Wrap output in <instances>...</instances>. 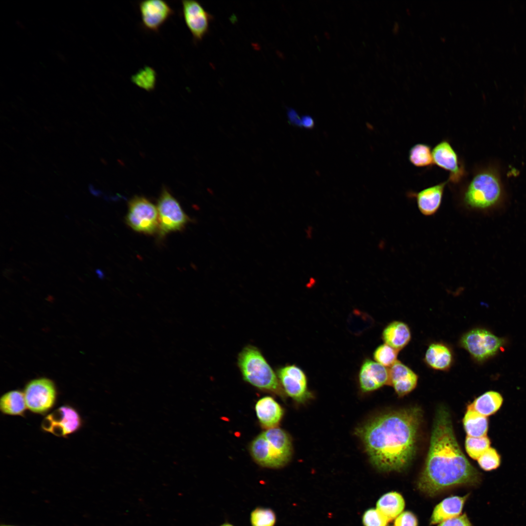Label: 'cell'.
Masks as SVG:
<instances>
[{"mask_svg": "<svg viewBox=\"0 0 526 526\" xmlns=\"http://www.w3.org/2000/svg\"><path fill=\"white\" fill-rule=\"evenodd\" d=\"M27 409L24 393L20 391H10L0 398V409L4 414L23 416Z\"/></svg>", "mask_w": 526, "mask_h": 526, "instance_id": "25", "label": "cell"}, {"mask_svg": "<svg viewBox=\"0 0 526 526\" xmlns=\"http://www.w3.org/2000/svg\"><path fill=\"white\" fill-rule=\"evenodd\" d=\"M255 410L260 424L266 429L277 427L283 414L281 405L270 396L259 399L255 404Z\"/></svg>", "mask_w": 526, "mask_h": 526, "instance_id": "18", "label": "cell"}, {"mask_svg": "<svg viewBox=\"0 0 526 526\" xmlns=\"http://www.w3.org/2000/svg\"><path fill=\"white\" fill-rule=\"evenodd\" d=\"M433 164L449 172L448 182L456 184L464 179L465 170L464 164L448 140H443L432 150Z\"/></svg>", "mask_w": 526, "mask_h": 526, "instance_id": "12", "label": "cell"}, {"mask_svg": "<svg viewBox=\"0 0 526 526\" xmlns=\"http://www.w3.org/2000/svg\"><path fill=\"white\" fill-rule=\"evenodd\" d=\"M185 22L190 32L195 43L201 41L209 31L213 16L198 1H181Z\"/></svg>", "mask_w": 526, "mask_h": 526, "instance_id": "13", "label": "cell"}, {"mask_svg": "<svg viewBox=\"0 0 526 526\" xmlns=\"http://www.w3.org/2000/svg\"><path fill=\"white\" fill-rule=\"evenodd\" d=\"M249 520L251 526H275L277 516L269 507H258L250 512Z\"/></svg>", "mask_w": 526, "mask_h": 526, "instance_id": "28", "label": "cell"}, {"mask_svg": "<svg viewBox=\"0 0 526 526\" xmlns=\"http://www.w3.org/2000/svg\"><path fill=\"white\" fill-rule=\"evenodd\" d=\"M131 80L134 85L140 88L147 92H151L155 88L157 73L153 68L145 66L133 75Z\"/></svg>", "mask_w": 526, "mask_h": 526, "instance_id": "27", "label": "cell"}, {"mask_svg": "<svg viewBox=\"0 0 526 526\" xmlns=\"http://www.w3.org/2000/svg\"><path fill=\"white\" fill-rule=\"evenodd\" d=\"M490 441L487 436L474 437L467 436L465 449L469 455L477 460L489 447Z\"/></svg>", "mask_w": 526, "mask_h": 526, "instance_id": "29", "label": "cell"}, {"mask_svg": "<svg viewBox=\"0 0 526 526\" xmlns=\"http://www.w3.org/2000/svg\"></svg>", "mask_w": 526, "mask_h": 526, "instance_id": "40", "label": "cell"}, {"mask_svg": "<svg viewBox=\"0 0 526 526\" xmlns=\"http://www.w3.org/2000/svg\"><path fill=\"white\" fill-rule=\"evenodd\" d=\"M480 468L487 471L497 469L501 464V457L496 450L489 447L478 459Z\"/></svg>", "mask_w": 526, "mask_h": 526, "instance_id": "31", "label": "cell"}, {"mask_svg": "<svg viewBox=\"0 0 526 526\" xmlns=\"http://www.w3.org/2000/svg\"><path fill=\"white\" fill-rule=\"evenodd\" d=\"M505 341L482 328L472 329L461 338L460 344L475 361L484 362L497 354Z\"/></svg>", "mask_w": 526, "mask_h": 526, "instance_id": "6", "label": "cell"}, {"mask_svg": "<svg viewBox=\"0 0 526 526\" xmlns=\"http://www.w3.org/2000/svg\"><path fill=\"white\" fill-rule=\"evenodd\" d=\"M409 160L413 166L418 168L429 167L433 164L432 150L426 144L413 145L409 152Z\"/></svg>", "mask_w": 526, "mask_h": 526, "instance_id": "26", "label": "cell"}, {"mask_svg": "<svg viewBox=\"0 0 526 526\" xmlns=\"http://www.w3.org/2000/svg\"><path fill=\"white\" fill-rule=\"evenodd\" d=\"M302 126L305 129H312L315 126V121L313 118L310 115H305L302 116Z\"/></svg>", "mask_w": 526, "mask_h": 526, "instance_id": "36", "label": "cell"}, {"mask_svg": "<svg viewBox=\"0 0 526 526\" xmlns=\"http://www.w3.org/2000/svg\"><path fill=\"white\" fill-rule=\"evenodd\" d=\"M219 526H234L233 525L229 523L225 522V523H224L221 524Z\"/></svg>", "mask_w": 526, "mask_h": 526, "instance_id": "39", "label": "cell"}, {"mask_svg": "<svg viewBox=\"0 0 526 526\" xmlns=\"http://www.w3.org/2000/svg\"><path fill=\"white\" fill-rule=\"evenodd\" d=\"M389 369L376 361L367 359L362 363L358 375L360 387L364 392L376 390L388 385Z\"/></svg>", "mask_w": 526, "mask_h": 526, "instance_id": "15", "label": "cell"}, {"mask_svg": "<svg viewBox=\"0 0 526 526\" xmlns=\"http://www.w3.org/2000/svg\"><path fill=\"white\" fill-rule=\"evenodd\" d=\"M389 369L388 385L392 386L400 397L412 392L416 386L417 375L409 367L397 360Z\"/></svg>", "mask_w": 526, "mask_h": 526, "instance_id": "17", "label": "cell"}, {"mask_svg": "<svg viewBox=\"0 0 526 526\" xmlns=\"http://www.w3.org/2000/svg\"><path fill=\"white\" fill-rule=\"evenodd\" d=\"M438 526H472L466 514L445 520Z\"/></svg>", "mask_w": 526, "mask_h": 526, "instance_id": "34", "label": "cell"}, {"mask_svg": "<svg viewBox=\"0 0 526 526\" xmlns=\"http://www.w3.org/2000/svg\"><path fill=\"white\" fill-rule=\"evenodd\" d=\"M398 351L384 343L378 346L375 350L373 357L377 363L385 367H390L397 360Z\"/></svg>", "mask_w": 526, "mask_h": 526, "instance_id": "30", "label": "cell"}, {"mask_svg": "<svg viewBox=\"0 0 526 526\" xmlns=\"http://www.w3.org/2000/svg\"><path fill=\"white\" fill-rule=\"evenodd\" d=\"M126 222L134 230L153 234L158 229L157 207L144 197L135 196L129 202Z\"/></svg>", "mask_w": 526, "mask_h": 526, "instance_id": "8", "label": "cell"}, {"mask_svg": "<svg viewBox=\"0 0 526 526\" xmlns=\"http://www.w3.org/2000/svg\"><path fill=\"white\" fill-rule=\"evenodd\" d=\"M23 393L27 409L35 413L45 414L56 402V388L54 383L48 378L31 380L26 385Z\"/></svg>", "mask_w": 526, "mask_h": 526, "instance_id": "9", "label": "cell"}, {"mask_svg": "<svg viewBox=\"0 0 526 526\" xmlns=\"http://www.w3.org/2000/svg\"><path fill=\"white\" fill-rule=\"evenodd\" d=\"M289 121L296 126L301 127V120L298 114L296 111L293 109H289L287 112Z\"/></svg>", "mask_w": 526, "mask_h": 526, "instance_id": "35", "label": "cell"}, {"mask_svg": "<svg viewBox=\"0 0 526 526\" xmlns=\"http://www.w3.org/2000/svg\"><path fill=\"white\" fill-rule=\"evenodd\" d=\"M158 231L161 236L182 229L190 220L177 200L163 188L158 201Z\"/></svg>", "mask_w": 526, "mask_h": 526, "instance_id": "7", "label": "cell"}, {"mask_svg": "<svg viewBox=\"0 0 526 526\" xmlns=\"http://www.w3.org/2000/svg\"><path fill=\"white\" fill-rule=\"evenodd\" d=\"M422 412L417 407L383 413L357 432L373 465L382 471H401L414 456Z\"/></svg>", "mask_w": 526, "mask_h": 526, "instance_id": "1", "label": "cell"}, {"mask_svg": "<svg viewBox=\"0 0 526 526\" xmlns=\"http://www.w3.org/2000/svg\"><path fill=\"white\" fill-rule=\"evenodd\" d=\"M463 422L467 436L474 437L487 436L488 428L487 416L467 408Z\"/></svg>", "mask_w": 526, "mask_h": 526, "instance_id": "24", "label": "cell"}, {"mask_svg": "<svg viewBox=\"0 0 526 526\" xmlns=\"http://www.w3.org/2000/svg\"><path fill=\"white\" fill-rule=\"evenodd\" d=\"M390 521L377 508H369L362 516L364 526H386Z\"/></svg>", "mask_w": 526, "mask_h": 526, "instance_id": "32", "label": "cell"}, {"mask_svg": "<svg viewBox=\"0 0 526 526\" xmlns=\"http://www.w3.org/2000/svg\"><path fill=\"white\" fill-rule=\"evenodd\" d=\"M276 374L285 394L299 403H304L312 396L307 387L304 371L295 364L278 367Z\"/></svg>", "mask_w": 526, "mask_h": 526, "instance_id": "10", "label": "cell"}, {"mask_svg": "<svg viewBox=\"0 0 526 526\" xmlns=\"http://www.w3.org/2000/svg\"><path fill=\"white\" fill-rule=\"evenodd\" d=\"M503 398L498 392L488 391L474 400L467 407L478 413L488 416L496 413L501 408Z\"/></svg>", "mask_w": 526, "mask_h": 526, "instance_id": "22", "label": "cell"}, {"mask_svg": "<svg viewBox=\"0 0 526 526\" xmlns=\"http://www.w3.org/2000/svg\"><path fill=\"white\" fill-rule=\"evenodd\" d=\"M500 193L497 178L492 174L483 171L475 174L463 188L461 199L468 207L485 209L497 201Z\"/></svg>", "mask_w": 526, "mask_h": 526, "instance_id": "5", "label": "cell"}, {"mask_svg": "<svg viewBox=\"0 0 526 526\" xmlns=\"http://www.w3.org/2000/svg\"><path fill=\"white\" fill-rule=\"evenodd\" d=\"M468 496H451L443 499L434 508L430 519L431 524H438L460 515Z\"/></svg>", "mask_w": 526, "mask_h": 526, "instance_id": "19", "label": "cell"}, {"mask_svg": "<svg viewBox=\"0 0 526 526\" xmlns=\"http://www.w3.org/2000/svg\"><path fill=\"white\" fill-rule=\"evenodd\" d=\"M382 338L385 343L399 351L410 342L411 332L406 323L401 321H393L384 329Z\"/></svg>", "mask_w": 526, "mask_h": 526, "instance_id": "21", "label": "cell"}, {"mask_svg": "<svg viewBox=\"0 0 526 526\" xmlns=\"http://www.w3.org/2000/svg\"><path fill=\"white\" fill-rule=\"evenodd\" d=\"M89 189L90 192L94 196H98L101 193V192L94 189V186L92 184L89 185Z\"/></svg>", "mask_w": 526, "mask_h": 526, "instance_id": "38", "label": "cell"}, {"mask_svg": "<svg viewBox=\"0 0 526 526\" xmlns=\"http://www.w3.org/2000/svg\"><path fill=\"white\" fill-rule=\"evenodd\" d=\"M306 237L308 239L312 238L314 233V229L311 225H308L305 229Z\"/></svg>", "mask_w": 526, "mask_h": 526, "instance_id": "37", "label": "cell"}, {"mask_svg": "<svg viewBox=\"0 0 526 526\" xmlns=\"http://www.w3.org/2000/svg\"><path fill=\"white\" fill-rule=\"evenodd\" d=\"M481 474L462 452L456 439L450 414L440 406L435 414L430 445L417 488L433 497L459 486H475Z\"/></svg>", "mask_w": 526, "mask_h": 526, "instance_id": "2", "label": "cell"}, {"mask_svg": "<svg viewBox=\"0 0 526 526\" xmlns=\"http://www.w3.org/2000/svg\"><path fill=\"white\" fill-rule=\"evenodd\" d=\"M81 425L78 412L73 407L64 405L56 409L43 419L41 427L57 436H66L76 432Z\"/></svg>", "mask_w": 526, "mask_h": 526, "instance_id": "11", "label": "cell"}, {"mask_svg": "<svg viewBox=\"0 0 526 526\" xmlns=\"http://www.w3.org/2000/svg\"><path fill=\"white\" fill-rule=\"evenodd\" d=\"M394 526H418L417 518L411 511H404L395 519Z\"/></svg>", "mask_w": 526, "mask_h": 526, "instance_id": "33", "label": "cell"}, {"mask_svg": "<svg viewBox=\"0 0 526 526\" xmlns=\"http://www.w3.org/2000/svg\"><path fill=\"white\" fill-rule=\"evenodd\" d=\"M142 25L147 30L158 32L174 14L170 5L162 0H146L138 2Z\"/></svg>", "mask_w": 526, "mask_h": 526, "instance_id": "14", "label": "cell"}, {"mask_svg": "<svg viewBox=\"0 0 526 526\" xmlns=\"http://www.w3.org/2000/svg\"><path fill=\"white\" fill-rule=\"evenodd\" d=\"M237 366L243 379L261 391L284 396L276 372L257 347L248 344L239 353Z\"/></svg>", "mask_w": 526, "mask_h": 526, "instance_id": "4", "label": "cell"}, {"mask_svg": "<svg viewBox=\"0 0 526 526\" xmlns=\"http://www.w3.org/2000/svg\"><path fill=\"white\" fill-rule=\"evenodd\" d=\"M448 181L426 188L418 192H409L408 195L414 198L421 213L426 216L435 214L439 209L445 188Z\"/></svg>", "mask_w": 526, "mask_h": 526, "instance_id": "16", "label": "cell"}, {"mask_svg": "<svg viewBox=\"0 0 526 526\" xmlns=\"http://www.w3.org/2000/svg\"><path fill=\"white\" fill-rule=\"evenodd\" d=\"M405 503L401 494L396 491L387 492L378 500L376 508L389 521L395 519L404 509Z\"/></svg>", "mask_w": 526, "mask_h": 526, "instance_id": "23", "label": "cell"}, {"mask_svg": "<svg viewBox=\"0 0 526 526\" xmlns=\"http://www.w3.org/2000/svg\"><path fill=\"white\" fill-rule=\"evenodd\" d=\"M424 361L432 369L447 371L452 365L453 357L451 350L448 346L442 343L435 342L429 346L425 353Z\"/></svg>", "mask_w": 526, "mask_h": 526, "instance_id": "20", "label": "cell"}, {"mask_svg": "<svg viewBox=\"0 0 526 526\" xmlns=\"http://www.w3.org/2000/svg\"><path fill=\"white\" fill-rule=\"evenodd\" d=\"M249 451L258 465L278 469L284 466L290 460L292 446L288 433L277 427L266 429L254 438L250 443Z\"/></svg>", "mask_w": 526, "mask_h": 526, "instance_id": "3", "label": "cell"}]
</instances>
